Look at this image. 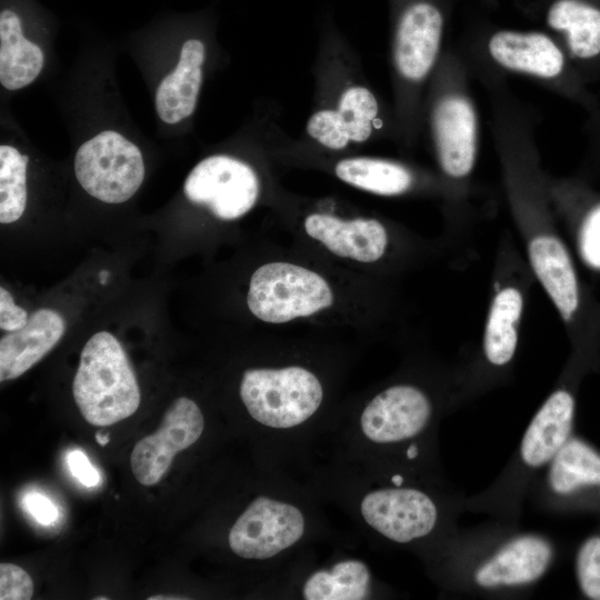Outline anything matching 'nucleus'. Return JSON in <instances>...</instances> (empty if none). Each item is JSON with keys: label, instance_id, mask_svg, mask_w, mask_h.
Wrapping results in <instances>:
<instances>
[{"label": "nucleus", "instance_id": "obj_1", "mask_svg": "<svg viewBox=\"0 0 600 600\" xmlns=\"http://www.w3.org/2000/svg\"><path fill=\"white\" fill-rule=\"evenodd\" d=\"M72 393L82 417L92 426H111L137 411L141 399L138 381L112 333L99 331L87 341Z\"/></svg>", "mask_w": 600, "mask_h": 600}, {"label": "nucleus", "instance_id": "obj_2", "mask_svg": "<svg viewBox=\"0 0 600 600\" xmlns=\"http://www.w3.org/2000/svg\"><path fill=\"white\" fill-rule=\"evenodd\" d=\"M240 397L256 421L272 428H291L318 410L323 389L311 371L299 366L249 369L242 376Z\"/></svg>", "mask_w": 600, "mask_h": 600}, {"label": "nucleus", "instance_id": "obj_3", "mask_svg": "<svg viewBox=\"0 0 600 600\" xmlns=\"http://www.w3.org/2000/svg\"><path fill=\"white\" fill-rule=\"evenodd\" d=\"M333 303V292L319 273L289 262H269L251 276L247 306L268 323H286L309 317Z\"/></svg>", "mask_w": 600, "mask_h": 600}, {"label": "nucleus", "instance_id": "obj_4", "mask_svg": "<svg viewBox=\"0 0 600 600\" xmlns=\"http://www.w3.org/2000/svg\"><path fill=\"white\" fill-rule=\"evenodd\" d=\"M74 173L91 197L106 203H122L140 188L144 162L134 143L117 131L106 130L79 147Z\"/></svg>", "mask_w": 600, "mask_h": 600}, {"label": "nucleus", "instance_id": "obj_5", "mask_svg": "<svg viewBox=\"0 0 600 600\" xmlns=\"http://www.w3.org/2000/svg\"><path fill=\"white\" fill-rule=\"evenodd\" d=\"M260 184L246 162L223 154L201 160L188 174L183 191L196 204L206 206L221 220H234L257 202Z\"/></svg>", "mask_w": 600, "mask_h": 600}, {"label": "nucleus", "instance_id": "obj_6", "mask_svg": "<svg viewBox=\"0 0 600 600\" xmlns=\"http://www.w3.org/2000/svg\"><path fill=\"white\" fill-rule=\"evenodd\" d=\"M303 531L304 518L297 507L259 497L234 522L228 541L241 558L268 559L294 544Z\"/></svg>", "mask_w": 600, "mask_h": 600}, {"label": "nucleus", "instance_id": "obj_7", "mask_svg": "<svg viewBox=\"0 0 600 600\" xmlns=\"http://www.w3.org/2000/svg\"><path fill=\"white\" fill-rule=\"evenodd\" d=\"M204 428L198 404L186 397L176 399L164 413L158 430L142 438L130 456L134 478L143 486L158 483L179 451L192 446Z\"/></svg>", "mask_w": 600, "mask_h": 600}, {"label": "nucleus", "instance_id": "obj_8", "mask_svg": "<svg viewBox=\"0 0 600 600\" xmlns=\"http://www.w3.org/2000/svg\"><path fill=\"white\" fill-rule=\"evenodd\" d=\"M367 523L388 539L404 543L430 533L437 508L423 492L411 488L381 489L361 502Z\"/></svg>", "mask_w": 600, "mask_h": 600}, {"label": "nucleus", "instance_id": "obj_9", "mask_svg": "<svg viewBox=\"0 0 600 600\" xmlns=\"http://www.w3.org/2000/svg\"><path fill=\"white\" fill-rule=\"evenodd\" d=\"M431 416V404L418 388L399 384L377 394L364 408L361 429L377 443L398 442L421 432Z\"/></svg>", "mask_w": 600, "mask_h": 600}, {"label": "nucleus", "instance_id": "obj_10", "mask_svg": "<svg viewBox=\"0 0 600 600\" xmlns=\"http://www.w3.org/2000/svg\"><path fill=\"white\" fill-rule=\"evenodd\" d=\"M442 17L432 4L419 2L402 14L396 36L394 60L402 77L411 81L423 79L439 50Z\"/></svg>", "mask_w": 600, "mask_h": 600}, {"label": "nucleus", "instance_id": "obj_11", "mask_svg": "<svg viewBox=\"0 0 600 600\" xmlns=\"http://www.w3.org/2000/svg\"><path fill=\"white\" fill-rule=\"evenodd\" d=\"M432 126L443 171L454 178L468 174L477 142V119L471 104L460 97L442 99L433 111Z\"/></svg>", "mask_w": 600, "mask_h": 600}, {"label": "nucleus", "instance_id": "obj_12", "mask_svg": "<svg viewBox=\"0 0 600 600\" xmlns=\"http://www.w3.org/2000/svg\"><path fill=\"white\" fill-rule=\"evenodd\" d=\"M303 224L307 234L330 252L358 262L379 260L388 242L384 227L376 219L342 220L329 213H311Z\"/></svg>", "mask_w": 600, "mask_h": 600}, {"label": "nucleus", "instance_id": "obj_13", "mask_svg": "<svg viewBox=\"0 0 600 600\" xmlns=\"http://www.w3.org/2000/svg\"><path fill=\"white\" fill-rule=\"evenodd\" d=\"M66 322L51 309L34 311L28 323L0 340V381L16 379L39 362L62 338Z\"/></svg>", "mask_w": 600, "mask_h": 600}, {"label": "nucleus", "instance_id": "obj_14", "mask_svg": "<svg viewBox=\"0 0 600 600\" xmlns=\"http://www.w3.org/2000/svg\"><path fill=\"white\" fill-rule=\"evenodd\" d=\"M552 549L538 536H521L501 547L474 573L483 588L527 584L539 579L548 569Z\"/></svg>", "mask_w": 600, "mask_h": 600}, {"label": "nucleus", "instance_id": "obj_15", "mask_svg": "<svg viewBox=\"0 0 600 600\" xmlns=\"http://www.w3.org/2000/svg\"><path fill=\"white\" fill-rule=\"evenodd\" d=\"M204 58L203 42L198 39L187 40L174 70L160 82L156 92V110L166 123H178L194 111Z\"/></svg>", "mask_w": 600, "mask_h": 600}, {"label": "nucleus", "instance_id": "obj_16", "mask_svg": "<svg viewBox=\"0 0 600 600\" xmlns=\"http://www.w3.org/2000/svg\"><path fill=\"white\" fill-rule=\"evenodd\" d=\"M574 412V400L564 390L553 392L528 426L520 446V454L529 467H540L554 457L569 440Z\"/></svg>", "mask_w": 600, "mask_h": 600}, {"label": "nucleus", "instance_id": "obj_17", "mask_svg": "<svg viewBox=\"0 0 600 600\" xmlns=\"http://www.w3.org/2000/svg\"><path fill=\"white\" fill-rule=\"evenodd\" d=\"M493 59L506 68L542 78H554L563 70L564 58L546 34L499 31L489 41Z\"/></svg>", "mask_w": 600, "mask_h": 600}, {"label": "nucleus", "instance_id": "obj_18", "mask_svg": "<svg viewBox=\"0 0 600 600\" xmlns=\"http://www.w3.org/2000/svg\"><path fill=\"white\" fill-rule=\"evenodd\" d=\"M531 264L564 320L579 304L578 283L569 254L554 237L533 239L529 247Z\"/></svg>", "mask_w": 600, "mask_h": 600}, {"label": "nucleus", "instance_id": "obj_19", "mask_svg": "<svg viewBox=\"0 0 600 600\" xmlns=\"http://www.w3.org/2000/svg\"><path fill=\"white\" fill-rule=\"evenodd\" d=\"M43 66V52L22 33L21 19L12 10L0 13V82L7 90L30 84Z\"/></svg>", "mask_w": 600, "mask_h": 600}, {"label": "nucleus", "instance_id": "obj_20", "mask_svg": "<svg viewBox=\"0 0 600 600\" xmlns=\"http://www.w3.org/2000/svg\"><path fill=\"white\" fill-rule=\"evenodd\" d=\"M547 22L566 33L573 57H600V8L583 0H557L549 9Z\"/></svg>", "mask_w": 600, "mask_h": 600}, {"label": "nucleus", "instance_id": "obj_21", "mask_svg": "<svg viewBox=\"0 0 600 600\" xmlns=\"http://www.w3.org/2000/svg\"><path fill=\"white\" fill-rule=\"evenodd\" d=\"M334 173L352 187L380 196L400 194L412 183L404 167L373 158L343 159L336 164Z\"/></svg>", "mask_w": 600, "mask_h": 600}, {"label": "nucleus", "instance_id": "obj_22", "mask_svg": "<svg viewBox=\"0 0 600 600\" xmlns=\"http://www.w3.org/2000/svg\"><path fill=\"white\" fill-rule=\"evenodd\" d=\"M549 483L558 494L600 486V454L586 442L569 439L551 459Z\"/></svg>", "mask_w": 600, "mask_h": 600}, {"label": "nucleus", "instance_id": "obj_23", "mask_svg": "<svg viewBox=\"0 0 600 600\" xmlns=\"http://www.w3.org/2000/svg\"><path fill=\"white\" fill-rule=\"evenodd\" d=\"M522 310V297L514 288L501 290L494 298L489 313L484 352L496 366L508 363L517 347L516 324Z\"/></svg>", "mask_w": 600, "mask_h": 600}, {"label": "nucleus", "instance_id": "obj_24", "mask_svg": "<svg viewBox=\"0 0 600 600\" xmlns=\"http://www.w3.org/2000/svg\"><path fill=\"white\" fill-rule=\"evenodd\" d=\"M370 590V572L359 560H347L311 574L303 587L307 600H361Z\"/></svg>", "mask_w": 600, "mask_h": 600}, {"label": "nucleus", "instance_id": "obj_25", "mask_svg": "<svg viewBox=\"0 0 600 600\" xmlns=\"http://www.w3.org/2000/svg\"><path fill=\"white\" fill-rule=\"evenodd\" d=\"M29 157L18 149L0 147V222L8 224L21 218L27 206V166Z\"/></svg>", "mask_w": 600, "mask_h": 600}, {"label": "nucleus", "instance_id": "obj_26", "mask_svg": "<svg viewBox=\"0 0 600 600\" xmlns=\"http://www.w3.org/2000/svg\"><path fill=\"white\" fill-rule=\"evenodd\" d=\"M337 112L350 141L360 143L368 140L372 133L378 102L369 89L354 86L342 92Z\"/></svg>", "mask_w": 600, "mask_h": 600}, {"label": "nucleus", "instance_id": "obj_27", "mask_svg": "<svg viewBox=\"0 0 600 600\" xmlns=\"http://www.w3.org/2000/svg\"><path fill=\"white\" fill-rule=\"evenodd\" d=\"M576 572L583 594L600 600V537L587 539L576 559Z\"/></svg>", "mask_w": 600, "mask_h": 600}, {"label": "nucleus", "instance_id": "obj_28", "mask_svg": "<svg viewBox=\"0 0 600 600\" xmlns=\"http://www.w3.org/2000/svg\"><path fill=\"white\" fill-rule=\"evenodd\" d=\"M307 132L320 144L331 150L344 149L350 142L337 110L332 109L314 112L307 122Z\"/></svg>", "mask_w": 600, "mask_h": 600}, {"label": "nucleus", "instance_id": "obj_29", "mask_svg": "<svg viewBox=\"0 0 600 600\" xmlns=\"http://www.w3.org/2000/svg\"><path fill=\"white\" fill-rule=\"evenodd\" d=\"M33 594L31 577L22 568L8 562L0 564V599L29 600Z\"/></svg>", "mask_w": 600, "mask_h": 600}, {"label": "nucleus", "instance_id": "obj_30", "mask_svg": "<svg viewBox=\"0 0 600 600\" xmlns=\"http://www.w3.org/2000/svg\"><path fill=\"white\" fill-rule=\"evenodd\" d=\"M581 250L590 264L600 267V206L586 218L581 231Z\"/></svg>", "mask_w": 600, "mask_h": 600}, {"label": "nucleus", "instance_id": "obj_31", "mask_svg": "<svg viewBox=\"0 0 600 600\" xmlns=\"http://www.w3.org/2000/svg\"><path fill=\"white\" fill-rule=\"evenodd\" d=\"M29 321L28 312L17 306L11 293L0 288V328L7 332L23 328Z\"/></svg>", "mask_w": 600, "mask_h": 600}, {"label": "nucleus", "instance_id": "obj_32", "mask_svg": "<svg viewBox=\"0 0 600 600\" xmlns=\"http://www.w3.org/2000/svg\"><path fill=\"white\" fill-rule=\"evenodd\" d=\"M24 509L42 526L52 524L58 520L59 511L56 504L39 492H29L23 497Z\"/></svg>", "mask_w": 600, "mask_h": 600}, {"label": "nucleus", "instance_id": "obj_33", "mask_svg": "<svg viewBox=\"0 0 600 600\" xmlns=\"http://www.w3.org/2000/svg\"><path fill=\"white\" fill-rule=\"evenodd\" d=\"M67 464L72 476L88 488L100 482V473L81 450H72L67 456Z\"/></svg>", "mask_w": 600, "mask_h": 600}, {"label": "nucleus", "instance_id": "obj_34", "mask_svg": "<svg viewBox=\"0 0 600 600\" xmlns=\"http://www.w3.org/2000/svg\"><path fill=\"white\" fill-rule=\"evenodd\" d=\"M110 440L109 433L103 432L102 430H99L96 432V441L100 446H106Z\"/></svg>", "mask_w": 600, "mask_h": 600}, {"label": "nucleus", "instance_id": "obj_35", "mask_svg": "<svg viewBox=\"0 0 600 600\" xmlns=\"http://www.w3.org/2000/svg\"><path fill=\"white\" fill-rule=\"evenodd\" d=\"M149 600H177V599H187V598H183V597H174V596H160V594H157V596H153V597H149L148 598Z\"/></svg>", "mask_w": 600, "mask_h": 600}, {"label": "nucleus", "instance_id": "obj_36", "mask_svg": "<svg viewBox=\"0 0 600 600\" xmlns=\"http://www.w3.org/2000/svg\"><path fill=\"white\" fill-rule=\"evenodd\" d=\"M417 454H418V449H417V447L413 446V444L410 446L409 449L407 450V457H408L409 459H413V458L417 457Z\"/></svg>", "mask_w": 600, "mask_h": 600}, {"label": "nucleus", "instance_id": "obj_37", "mask_svg": "<svg viewBox=\"0 0 600 600\" xmlns=\"http://www.w3.org/2000/svg\"><path fill=\"white\" fill-rule=\"evenodd\" d=\"M392 482L396 484V486H400L402 483V477L399 476V474H396L392 477Z\"/></svg>", "mask_w": 600, "mask_h": 600}, {"label": "nucleus", "instance_id": "obj_38", "mask_svg": "<svg viewBox=\"0 0 600 600\" xmlns=\"http://www.w3.org/2000/svg\"><path fill=\"white\" fill-rule=\"evenodd\" d=\"M108 599L107 597H97L96 600H106Z\"/></svg>", "mask_w": 600, "mask_h": 600}]
</instances>
